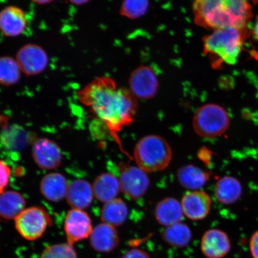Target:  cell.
<instances>
[{
	"label": "cell",
	"mask_w": 258,
	"mask_h": 258,
	"mask_svg": "<svg viewBox=\"0 0 258 258\" xmlns=\"http://www.w3.org/2000/svg\"><path fill=\"white\" fill-rule=\"evenodd\" d=\"M78 96L80 102L106 125L122 152L130 157L123 150L118 134L134 121L136 115L138 103L133 93L118 88L109 77H102L80 90Z\"/></svg>",
	"instance_id": "obj_1"
},
{
	"label": "cell",
	"mask_w": 258,
	"mask_h": 258,
	"mask_svg": "<svg viewBox=\"0 0 258 258\" xmlns=\"http://www.w3.org/2000/svg\"><path fill=\"white\" fill-rule=\"evenodd\" d=\"M192 9L196 24L215 30H243L251 11L247 0H195Z\"/></svg>",
	"instance_id": "obj_2"
},
{
	"label": "cell",
	"mask_w": 258,
	"mask_h": 258,
	"mask_svg": "<svg viewBox=\"0 0 258 258\" xmlns=\"http://www.w3.org/2000/svg\"><path fill=\"white\" fill-rule=\"evenodd\" d=\"M240 30L225 28L215 30L203 39L204 52L217 67L222 63H237L243 44Z\"/></svg>",
	"instance_id": "obj_3"
},
{
	"label": "cell",
	"mask_w": 258,
	"mask_h": 258,
	"mask_svg": "<svg viewBox=\"0 0 258 258\" xmlns=\"http://www.w3.org/2000/svg\"><path fill=\"white\" fill-rule=\"evenodd\" d=\"M172 157L171 147L164 138L158 135H147L135 146L134 159L145 172L163 170L169 165Z\"/></svg>",
	"instance_id": "obj_4"
},
{
	"label": "cell",
	"mask_w": 258,
	"mask_h": 258,
	"mask_svg": "<svg viewBox=\"0 0 258 258\" xmlns=\"http://www.w3.org/2000/svg\"><path fill=\"white\" fill-rule=\"evenodd\" d=\"M230 118L221 106L214 104L203 105L193 118L194 130L200 137L214 138L221 136L230 126Z\"/></svg>",
	"instance_id": "obj_5"
},
{
	"label": "cell",
	"mask_w": 258,
	"mask_h": 258,
	"mask_svg": "<svg viewBox=\"0 0 258 258\" xmlns=\"http://www.w3.org/2000/svg\"><path fill=\"white\" fill-rule=\"evenodd\" d=\"M15 220L18 233L30 241L41 237L51 224L49 215L44 209L38 206L25 209Z\"/></svg>",
	"instance_id": "obj_6"
},
{
	"label": "cell",
	"mask_w": 258,
	"mask_h": 258,
	"mask_svg": "<svg viewBox=\"0 0 258 258\" xmlns=\"http://www.w3.org/2000/svg\"><path fill=\"white\" fill-rule=\"evenodd\" d=\"M16 61L22 73L28 76H37L44 72L48 64V56L43 47L35 44H27L16 54Z\"/></svg>",
	"instance_id": "obj_7"
},
{
	"label": "cell",
	"mask_w": 258,
	"mask_h": 258,
	"mask_svg": "<svg viewBox=\"0 0 258 258\" xmlns=\"http://www.w3.org/2000/svg\"><path fill=\"white\" fill-rule=\"evenodd\" d=\"M120 188L128 198L138 199L147 192L150 184V180L147 172L140 167L121 166L120 178Z\"/></svg>",
	"instance_id": "obj_8"
},
{
	"label": "cell",
	"mask_w": 258,
	"mask_h": 258,
	"mask_svg": "<svg viewBox=\"0 0 258 258\" xmlns=\"http://www.w3.org/2000/svg\"><path fill=\"white\" fill-rule=\"evenodd\" d=\"M64 228L68 243L73 245L91 235V219L83 210L72 209L68 212L64 218Z\"/></svg>",
	"instance_id": "obj_9"
},
{
	"label": "cell",
	"mask_w": 258,
	"mask_h": 258,
	"mask_svg": "<svg viewBox=\"0 0 258 258\" xmlns=\"http://www.w3.org/2000/svg\"><path fill=\"white\" fill-rule=\"evenodd\" d=\"M129 85L131 92L135 97L142 99H151L156 95L159 82L152 68L142 66L132 73Z\"/></svg>",
	"instance_id": "obj_10"
},
{
	"label": "cell",
	"mask_w": 258,
	"mask_h": 258,
	"mask_svg": "<svg viewBox=\"0 0 258 258\" xmlns=\"http://www.w3.org/2000/svg\"><path fill=\"white\" fill-rule=\"evenodd\" d=\"M32 151L35 162L41 169H54L62 162V152L59 147L48 139L41 138L35 141Z\"/></svg>",
	"instance_id": "obj_11"
},
{
	"label": "cell",
	"mask_w": 258,
	"mask_h": 258,
	"mask_svg": "<svg viewBox=\"0 0 258 258\" xmlns=\"http://www.w3.org/2000/svg\"><path fill=\"white\" fill-rule=\"evenodd\" d=\"M231 241L227 233L218 229H211L203 235L201 248L207 258H223L230 252Z\"/></svg>",
	"instance_id": "obj_12"
},
{
	"label": "cell",
	"mask_w": 258,
	"mask_h": 258,
	"mask_svg": "<svg viewBox=\"0 0 258 258\" xmlns=\"http://www.w3.org/2000/svg\"><path fill=\"white\" fill-rule=\"evenodd\" d=\"M211 205V199L208 194L198 190L186 194L181 202L184 215L195 221L203 220L208 217Z\"/></svg>",
	"instance_id": "obj_13"
},
{
	"label": "cell",
	"mask_w": 258,
	"mask_h": 258,
	"mask_svg": "<svg viewBox=\"0 0 258 258\" xmlns=\"http://www.w3.org/2000/svg\"><path fill=\"white\" fill-rule=\"evenodd\" d=\"M27 26L25 12L17 6H8L0 12V31L5 36L18 37L24 33Z\"/></svg>",
	"instance_id": "obj_14"
},
{
	"label": "cell",
	"mask_w": 258,
	"mask_h": 258,
	"mask_svg": "<svg viewBox=\"0 0 258 258\" xmlns=\"http://www.w3.org/2000/svg\"><path fill=\"white\" fill-rule=\"evenodd\" d=\"M90 244L98 252L109 253L118 246L120 237L114 226L103 222L93 229Z\"/></svg>",
	"instance_id": "obj_15"
},
{
	"label": "cell",
	"mask_w": 258,
	"mask_h": 258,
	"mask_svg": "<svg viewBox=\"0 0 258 258\" xmlns=\"http://www.w3.org/2000/svg\"><path fill=\"white\" fill-rule=\"evenodd\" d=\"M93 187L83 179H77L70 183L68 188L67 200L74 209L83 210L89 207L93 201Z\"/></svg>",
	"instance_id": "obj_16"
},
{
	"label": "cell",
	"mask_w": 258,
	"mask_h": 258,
	"mask_svg": "<svg viewBox=\"0 0 258 258\" xmlns=\"http://www.w3.org/2000/svg\"><path fill=\"white\" fill-rule=\"evenodd\" d=\"M154 215L159 224L166 227L181 222L184 216L181 203L172 198L164 199L158 203Z\"/></svg>",
	"instance_id": "obj_17"
},
{
	"label": "cell",
	"mask_w": 258,
	"mask_h": 258,
	"mask_svg": "<svg viewBox=\"0 0 258 258\" xmlns=\"http://www.w3.org/2000/svg\"><path fill=\"white\" fill-rule=\"evenodd\" d=\"M69 186L66 177L62 174L50 173L42 179L40 190L48 201L57 202L66 198Z\"/></svg>",
	"instance_id": "obj_18"
},
{
	"label": "cell",
	"mask_w": 258,
	"mask_h": 258,
	"mask_svg": "<svg viewBox=\"0 0 258 258\" xmlns=\"http://www.w3.org/2000/svg\"><path fill=\"white\" fill-rule=\"evenodd\" d=\"M92 187L96 199L105 203L115 199L121 189L120 180L109 173L97 177Z\"/></svg>",
	"instance_id": "obj_19"
},
{
	"label": "cell",
	"mask_w": 258,
	"mask_h": 258,
	"mask_svg": "<svg viewBox=\"0 0 258 258\" xmlns=\"http://www.w3.org/2000/svg\"><path fill=\"white\" fill-rule=\"evenodd\" d=\"M242 187L239 180L232 176H224L216 184L215 194L218 201L224 205H231L240 198Z\"/></svg>",
	"instance_id": "obj_20"
},
{
	"label": "cell",
	"mask_w": 258,
	"mask_h": 258,
	"mask_svg": "<svg viewBox=\"0 0 258 258\" xmlns=\"http://www.w3.org/2000/svg\"><path fill=\"white\" fill-rule=\"evenodd\" d=\"M211 174L194 165L180 167L177 177L180 184L184 188L197 191L202 188L210 178Z\"/></svg>",
	"instance_id": "obj_21"
},
{
	"label": "cell",
	"mask_w": 258,
	"mask_h": 258,
	"mask_svg": "<svg viewBox=\"0 0 258 258\" xmlns=\"http://www.w3.org/2000/svg\"><path fill=\"white\" fill-rule=\"evenodd\" d=\"M26 202L20 193L8 191L0 195V217L11 220L15 219L25 209Z\"/></svg>",
	"instance_id": "obj_22"
},
{
	"label": "cell",
	"mask_w": 258,
	"mask_h": 258,
	"mask_svg": "<svg viewBox=\"0 0 258 258\" xmlns=\"http://www.w3.org/2000/svg\"><path fill=\"white\" fill-rule=\"evenodd\" d=\"M192 237L191 229L182 222L167 227L161 234V237L166 243L179 249L188 246Z\"/></svg>",
	"instance_id": "obj_23"
},
{
	"label": "cell",
	"mask_w": 258,
	"mask_h": 258,
	"mask_svg": "<svg viewBox=\"0 0 258 258\" xmlns=\"http://www.w3.org/2000/svg\"><path fill=\"white\" fill-rule=\"evenodd\" d=\"M126 204L120 199L105 203L101 211V219L104 223L118 227L124 223L128 217Z\"/></svg>",
	"instance_id": "obj_24"
},
{
	"label": "cell",
	"mask_w": 258,
	"mask_h": 258,
	"mask_svg": "<svg viewBox=\"0 0 258 258\" xmlns=\"http://www.w3.org/2000/svg\"><path fill=\"white\" fill-rule=\"evenodd\" d=\"M22 73L15 58L0 57V85L4 86L16 85L21 79Z\"/></svg>",
	"instance_id": "obj_25"
},
{
	"label": "cell",
	"mask_w": 258,
	"mask_h": 258,
	"mask_svg": "<svg viewBox=\"0 0 258 258\" xmlns=\"http://www.w3.org/2000/svg\"><path fill=\"white\" fill-rule=\"evenodd\" d=\"M1 140L3 144L9 149L19 150L25 147L27 141V134L19 127H12L2 132Z\"/></svg>",
	"instance_id": "obj_26"
},
{
	"label": "cell",
	"mask_w": 258,
	"mask_h": 258,
	"mask_svg": "<svg viewBox=\"0 0 258 258\" xmlns=\"http://www.w3.org/2000/svg\"><path fill=\"white\" fill-rule=\"evenodd\" d=\"M148 6L149 0H124L121 7V15L132 19H138L146 14Z\"/></svg>",
	"instance_id": "obj_27"
},
{
	"label": "cell",
	"mask_w": 258,
	"mask_h": 258,
	"mask_svg": "<svg viewBox=\"0 0 258 258\" xmlns=\"http://www.w3.org/2000/svg\"><path fill=\"white\" fill-rule=\"evenodd\" d=\"M41 258H77L73 245L69 243L51 245L45 249Z\"/></svg>",
	"instance_id": "obj_28"
},
{
	"label": "cell",
	"mask_w": 258,
	"mask_h": 258,
	"mask_svg": "<svg viewBox=\"0 0 258 258\" xmlns=\"http://www.w3.org/2000/svg\"><path fill=\"white\" fill-rule=\"evenodd\" d=\"M11 175V168L4 161L0 160V195L5 192L9 182Z\"/></svg>",
	"instance_id": "obj_29"
},
{
	"label": "cell",
	"mask_w": 258,
	"mask_h": 258,
	"mask_svg": "<svg viewBox=\"0 0 258 258\" xmlns=\"http://www.w3.org/2000/svg\"><path fill=\"white\" fill-rule=\"evenodd\" d=\"M121 258H151L146 251L139 249H132L125 252Z\"/></svg>",
	"instance_id": "obj_30"
},
{
	"label": "cell",
	"mask_w": 258,
	"mask_h": 258,
	"mask_svg": "<svg viewBox=\"0 0 258 258\" xmlns=\"http://www.w3.org/2000/svg\"><path fill=\"white\" fill-rule=\"evenodd\" d=\"M250 250L253 258H258V230L251 236L250 241Z\"/></svg>",
	"instance_id": "obj_31"
},
{
	"label": "cell",
	"mask_w": 258,
	"mask_h": 258,
	"mask_svg": "<svg viewBox=\"0 0 258 258\" xmlns=\"http://www.w3.org/2000/svg\"><path fill=\"white\" fill-rule=\"evenodd\" d=\"M247 77L251 82H252L254 87H255L256 90V95L258 98V78L256 76L254 75L253 73H249L247 74Z\"/></svg>",
	"instance_id": "obj_32"
},
{
	"label": "cell",
	"mask_w": 258,
	"mask_h": 258,
	"mask_svg": "<svg viewBox=\"0 0 258 258\" xmlns=\"http://www.w3.org/2000/svg\"><path fill=\"white\" fill-rule=\"evenodd\" d=\"M69 1L74 5L82 6L86 4L90 0H69Z\"/></svg>",
	"instance_id": "obj_33"
},
{
	"label": "cell",
	"mask_w": 258,
	"mask_h": 258,
	"mask_svg": "<svg viewBox=\"0 0 258 258\" xmlns=\"http://www.w3.org/2000/svg\"><path fill=\"white\" fill-rule=\"evenodd\" d=\"M32 1L37 3L38 5H44L49 4V3L54 1V0H32Z\"/></svg>",
	"instance_id": "obj_34"
},
{
	"label": "cell",
	"mask_w": 258,
	"mask_h": 258,
	"mask_svg": "<svg viewBox=\"0 0 258 258\" xmlns=\"http://www.w3.org/2000/svg\"><path fill=\"white\" fill-rule=\"evenodd\" d=\"M253 35L254 38L258 41V17L255 22V24H254L253 27Z\"/></svg>",
	"instance_id": "obj_35"
}]
</instances>
